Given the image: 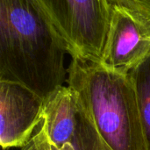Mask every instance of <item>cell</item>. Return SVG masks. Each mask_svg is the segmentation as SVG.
<instances>
[{
    "instance_id": "1",
    "label": "cell",
    "mask_w": 150,
    "mask_h": 150,
    "mask_svg": "<svg viewBox=\"0 0 150 150\" xmlns=\"http://www.w3.org/2000/svg\"><path fill=\"white\" fill-rule=\"evenodd\" d=\"M69 48L37 0H0V81L47 99L67 80Z\"/></svg>"
},
{
    "instance_id": "10",
    "label": "cell",
    "mask_w": 150,
    "mask_h": 150,
    "mask_svg": "<svg viewBox=\"0 0 150 150\" xmlns=\"http://www.w3.org/2000/svg\"><path fill=\"white\" fill-rule=\"evenodd\" d=\"M22 150H52L46 127L43 123H41L39 131L33 136L28 144L22 148Z\"/></svg>"
},
{
    "instance_id": "2",
    "label": "cell",
    "mask_w": 150,
    "mask_h": 150,
    "mask_svg": "<svg viewBox=\"0 0 150 150\" xmlns=\"http://www.w3.org/2000/svg\"><path fill=\"white\" fill-rule=\"evenodd\" d=\"M71 58L68 86L77 95L101 138L112 150H148L129 73L101 62Z\"/></svg>"
},
{
    "instance_id": "3",
    "label": "cell",
    "mask_w": 150,
    "mask_h": 150,
    "mask_svg": "<svg viewBox=\"0 0 150 150\" xmlns=\"http://www.w3.org/2000/svg\"><path fill=\"white\" fill-rule=\"evenodd\" d=\"M66 42L69 54L102 62L112 5L108 0H37Z\"/></svg>"
},
{
    "instance_id": "7",
    "label": "cell",
    "mask_w": 150,
    "mask_h": 150,
    "mask_svg": "<svg viewBox=\"0 0 150 150\" xmlns=\"http://www.w3.org/2000/svg\"><path fill=\"white\" fill-rule=\"evenodd\" d=\"M134 86L148 150H150V54L129 72Z\"/></svg>"
},
{
    "instance_id": "6",
    "label": "cell",
    "mask_w": 150,
    "mask_h": 150,
    "mask_svg": "<svg viewBox=\"0 0 150 150\" xmlns=\"http://www.w3.org/2000/svg\"><path fill=\"white\" fill-rule=\"evenodd\" d=\"M78 107L77 96L69 86H61L45 99L42 123L57 150H74Z\"/></svg>"
},
{
    "instance_id": "9",
    "label": "cell",
    "mask_w": 150,
    "mask_h": 150,
    "mask_svg": "<svg viewBox=\"0 0 150 150\" xmlns=\"http://www.w3.org/2000/svg\"><path fill=\"white\" fill-rule=\"evenodd\" d=\"M112 5L124 7L150 25V0H108Z\"/></svg>"
},
{
    "instance_id": "4",
    "label": "cell",
    "mask_w": 150,
    "mask_h": 150,
    "mask_svg": "<svg viewBox=\"0 0 150 150\" xmlns=\"http://www.w3.org/2000/svg\"><path fill=\"white\" fill-rule=\"evenodd\" d=\"M45 99L25 86L0 81V144L3 149L24 148L43 122Z\"/></svg>"
},
{
    "instance_id": "8",
    "label": "cell",
    "mask_w": 150,
    "mask_h": 150,
    "mask_svg": "<svg viewBox=\"0 0 150 150\" xmlns=\"http://www.w3.org/2000/svg\"><path fill=\"white\" fill-rule=\"evenodd\" d=\"M78 104L77 125L73 143L74 150H112L101 138L79 98Z\"/></svg>"
},
{
    "instance_id": "5",
    "label": "cell",
    "mask_w": 150,
    "mask_h": 150,
    "mask_svg": "<svg viewBox=\"0 0 150 150\" xmlns=\"http://www.w3.org/2000/svg\"><path fill=\"white\" fill-rule=\"evenodd\" d=\"M149 54V25L129 10L112 5L101 62L113 69L128 73Z\"/></svg>"
}]
</instances>
